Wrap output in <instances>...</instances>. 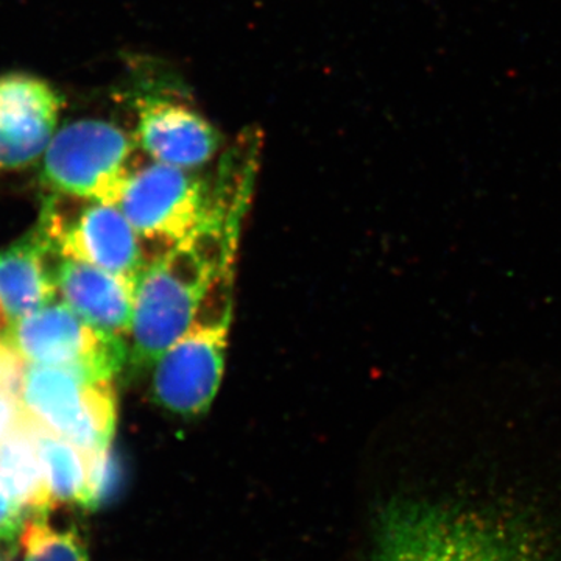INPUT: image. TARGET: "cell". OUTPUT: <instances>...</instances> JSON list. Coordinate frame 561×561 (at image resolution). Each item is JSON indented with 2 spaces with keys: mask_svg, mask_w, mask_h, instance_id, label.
Segmentation results:
<instances>
[{
  "mask_svg": "<svg viewBox=\"0 0 561 561\" xmlns=\"http://www.w3.org/2000/svg\"><path fill=\"white\" fill-rule=\"evenodd\" d=\"M25 419L27 413L22 408L21 400L14 398L9 391L0 389V442L21 427Z\"/></svg>",
  "mask_w": 561,
  "mask_h": 561,
  "instance_id": "obj_18",
  "label": "cell"
},
{
  "mask_svg": "<svg viewBox=\"0 0 561 561\" xmlns=\"http://www.w3.org/2000/svg\"><path fill=\"white\" fill-rule=\"evenodd\" d=\"M35 437L47 489L54 508L60 505L95 511L94 467L98 457L88 456L58 435L44 430L28 416Z\"/></svg>",
  "mask_w": 561,
  "mask_h": 561,
  "instance_id": "obj_14",
  "label": "cell"
},
{
  "mask_svg": "<svg viewBox=\"0 0 561 561\" xmlns=\"http://www.w3.org/2000/svg\"><path fill=\"white\" fill-rule=\"evenodd\" d=\"M262 138L245 130L221 158L208 217L162 251L136 283L131 359L153 365L191 327L220 280L236 278L239 241L260 168Z\"/></svg>",
  "mask_w": 561,
  "mask_h": 561,
  "instance_id": "obj_1",
  "label": "cell"
},
{
  "mask_svg": "<svg viewBox=\"0 0 561 561\" xmlns=\"http://www.w3.org/2000/svg\"><path fill=\"white\" fill-rule=\"evenodd\" d=\"M460 512L423 500L390 502L375 529L371 561H457Z\"/></svg>",
  "mask_w": 561,
  "mask_h": 561,
  "instance_id": "obj_9",
  "label": "cell"
},
{
  "mask_svg": "<svg viewBox=\"0 0 561 561\" xmlns=\"http://www.w3.org/2000/svg\"><path fill=\"white\" fill-rule=\"evenodd\" d=\"M210 202V184L186 169L153 161L133 171L117 206L140 238L169 249L201 227Z\"/></svg>",
  "mask_w": 561,
  "mask_h": 561,
  "instance_id": "obj_6",
  "label": "cell"
},
{
  "mask_svg": "<svg viewBox=\"0 0 561 561\" xmlns=\"http://www.w3.org/2000/svg\"><path fill=\"white\" fill-rule=\"evenodd\" d=\"M27 511L0 489V542H11L21 537L27 523Z\"/></svg>",
  "mask_w": 561,
  "mask_h": 561,
  "instance_id": "obj_17",
  "label": "cell"
},
{
  "mask_svg": "<svg viewBox=\"0 0 561 561\" xmlns=\"http://www.w3.org/2000/svg\"><path fill=\"white\" fill-rule=\"evenodd\" d=\"M7 350H9V345L3 342V339H0V368H2L3 357H5Z\"/></svg>",
  "mask_w": 561,
  "mask_h": 561,
  "instance_id": "obj_19",
  "label": "cell"
},
{
  "mask_svg": "<svg viewBox=\"0 0 561 561\" xmlns=\"http://www.w3.org/2000/svg\"><path fill=\"white\" fill-rule=\"evenodd\" d=\"M0 489L31 515L54 511L31 420L0 442Z\"/></svg>",
  "mask_w": 561,
  "mask_h": 561,
  "instance_id": "obj_15",
  "label": "cell"
},
{
  "mask_svg": "<svg viewBox=\"0 0 561 561\" xmlns=\"http://www.w3.org/2000/svg\"><path fill=\"white\" fill-rule=\"evenodd\" d=\"M232 290L234 278L217 284L186 332L154 362L153 397L165 411L198 416L216 400L230 342Z\"/></svg>",
  "mask_w": 561,
  "mask_h": 561,
  "instance_id": "obj_2",
  "label": "cell"
},
{
  "mask_svg": "<svg viewBox=\"0 0 561 561\" xmlns=\"http://www.w3.org/2000/svg\"><path fill=\"white\" fill-rule=\"evenodd\" d=\"M24 561H91L79 530H61L47 522V515H33L21 537Z\"/></svg>",
  "mask_w": 561,
  "mask_h": 561,
  "instance_id": "obj_16",
  "label": "cell"
},
{
  "mask_svg": "<svg viewBox=\"0 0 561 561\" xmlns=\"http://www.w3.org/2000/svg\"><path fill=\"white\" fill-rule=\"evenodd\" d=\"M57 286L65 305L92 328L116 337H130L135 280L62 257L57 265Z\"/></svg>",
  "mask_w": 561,
  "mask_h": 561,
  "instance_id": "obj_12",
  "label": "cell"
},
{
  "mask_svg": "<svg viewBox=\"0 0 561 561\" xmlns=\"http://www.w3.org/2000/svg\"><path fill=\"white\" fill-rule=\"evenodd\" d=\"M136 144L154 162L194 171L216 157L221 136L186 103L147 98L138 106Z\"/></svg>",
  "mask_w": 561,
  "mask_h": 561,
  "instance_id": "obj_10",
  "label": "cell"
},
{
  "mask_svg": "<svg viewBox=\"0 0 561 561\" xmlns=\"http://www.w3.org/2000/svg\"><path fill=\"white\" fill-rule=\"evenodd\" d=\"M60 92L27 73L0 77V172L31 168L58 130Z\"/></svg>",
  "mask_w": 561,
  "mask_h": 561,
  "instance_id": "obj_8",
  "label": "cell"
},
{
  "mask_svg": "<svg viewBox=\"0 0 561 561\" xmlns=\"http://www.w3.org/2000/svg\"><path fill=\"white\" fill-rule=\"evenodd\" d=\"M58 254L49 227L43 219L27 234L0 251V312L9 324L32 316L57 297Z\"/></svg>",
  "mask_w": 561,
  "mask_h": 561,
  "instance_id": "obj_11",
  "label": "cell"
},
{
  "mask_svg": "<svg viewBox=\"0 0 561 561\" xmlns=\"http://www.w3.org/2000/svg\"><path fill=\"white\" fill-rule=\"evenodd\" d=\"M22 408L36 424L91 457L111 453L117 408L111 381H88L47 365H25Z\"/></svg>",
  "mask_w": 561,
  "mask_h": 561,
  "instance_id": "obj_4",
  "label": "cell"
},
{
  "mask_svg": "<svg viewBox=\"0 0 561 561\" xmlns=\"http://www.w3.org/2000/svg\"><path fill=\"white\" fill-rule=\"evenodd\" d=\"M457 561H548L540 540L512 519L460 512Z\"/></svg>",
  "mask_w": 561,
  "mask_h": 561,
  "instance_id": "obj_13",
  "label": "cell"
},
{
  "mask_svg": "<svg viewBox=\"0 0 561 561\" xmlns=\"http://www.w3.org/2000/svg\"><path fill=\"white\" fill-rule=\"evenodd\" d=\"M41 217L49 225L58 254L84 262L138 283L146 260L142 238L116 205L91 203L73 220H66L57 195L46 198Z\"/></svg>",
  "mask_w": 561,
  "mask_h": 561,
  "instance_id": "obj_7",
  "label": "cell"
},
{
  "mask_svg": "<svg viewBox=\"0 0 561 561\" xmlns=\"http://www.w3.org/2000/svg\"><path fill=\"white\" fill-rule=\"evenodd\" d=\"M133 151L135 140L111 122H70L41 158V183L54 195L117 206L135 171Z\"/></svg>",
  "mask_w": 561,
  "mask_h": 561,
  "instance_id": "obj_3",
  "label": "cell"
},
{
  "mask_svg": "<svg viewBox=\"0 0 561 561\" xmlns=\"http://www.w3.org/2000/svg\"><path fill=\"white\" fill-rule=\"evenodd\" d=\"M2 339L25 364L65 368L94 382L113 381L127 357L124 339L95 330L66 305L9 324Z\"/></svg>",
  "mask_w": 561,
  "mask_h": 561,
  "instance_id": "obj_5",
  "label": "cell"
}]
</instances>
